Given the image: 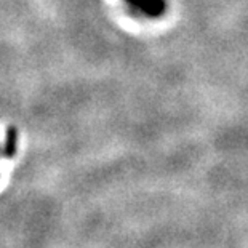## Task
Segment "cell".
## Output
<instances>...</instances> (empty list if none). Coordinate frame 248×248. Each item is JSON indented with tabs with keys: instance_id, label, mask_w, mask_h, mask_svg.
<instances>
[{
	"instance_id": "obj_2",
	"label": "cell",
	"mask_w": 248,
	"mask_h": 248,
	"mask_svg": "<svg viewBox=\"0 0 248 248\" xmlns=\"http://www.w3.org/2000/svg\"><path fill=\"white\" fill-rule=\"evenodd\" d=\"M15 149H16V130L13 126H10L7 130V142H5L3 154L7 157H12L15 154Z\"/></svg>"
},
{
	"instance_id": "obj_1",
	"label": "cell",
	"mask_w": 248,
	"mask_h": 248,
	"mask_svg": "<svg viewBox=\"0 0 248 248\" xmlns=\"http://www.w3.org/2000/svg\"><path fill=\"white\" fill-rule=\"evenodd\" d=\"M130 5H133L138 10H141L142 13L149 15V16H160L165 13L167 3L165 0H126Z\"/></svg>"
}]
</instances>
